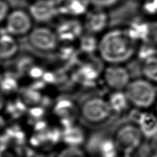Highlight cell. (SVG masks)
I'll return each instance as SVG.
<instances>
[{"mask_svg": "<svg viewBox=\"0 0 157 157\" xmlns=\"http://www.w3.org/2000/svg\"><path fill=\"white\" fill-rule=\"evenodd\" d=\"M150 2L152 3L153 8L154 9H155L156 13L157 14V0H150Z\"/></svg>", "mask_w": 157, "mask_h": 157, "instance_id": "cell-26", "label": "cell"}, {"mask_svg": "<svg viewBox=\"0 0 157 157\" xmlns=\"http://www.w3.org/2000/svg\"><path fill=\"white\" fill-rule=\"evenodd\" d=\"M155 108H156V113H157V101H156V104H155Z\"/></svg>", "mask_w": 157, "mask_h": 157, "instance_id": "cell-29", "label": "cell"}, {"mask_svg": "<svg viewBox=\"0 0 157 157\" xmlns=\"http://www.w3.org/2000/svg\"><path fill=\"white\" fill-rule=\"evenodd\" d=\"M68 129L69 130L66 131V133L63 136L66 141H68L66 145L81 146V144L85 138L83 130L76 128L75 125H69Z\"/></svg>", "mask_w": 157, "mask_h": 157, "instance_id": "cell-18", "label": "cell"}, {"mask_svg": "<svg viewBox=\"0 0 157 157\" xmlns=\"http://www.w3.org/2000/svg\"><path fill=\"white\" fill-rule=\"evenodd\" d=\"M116 157H132V156H127V155H118Z\"/></svg>", "mask_w": 157, "mask_h": 157, "instance_id": "cell-27", "label": "cell"}, {"mask_svg": "<svg viewBox=\"0 0 157 157\" xmlns=\"http://www.w3.org/2000/svg\"><path fill=\"white\" fill-rule=\"evenodd\" d=\"M141 72L145 78L157 85V56L143 61Z\"/></svg>", "mask_w": 157, "mask_h": 157, "instance_id": "cell-16", "label": "cell"}, {"mask_svg": "<svg viewBox=\"0 0 157 157\" xmlns=\"http://www.w3.org/2000/svg\"><path fill=\"white\" fill-rule=\"evenodd\" d=\"M5 102H4V95L0 92V110H2L4 107Z\"/></svg>", "mask_w": 157, "mask_h": 157, "instance_id": "cell-25", "label": "cell"}, {"mask_svg": "<svg viewBox=\"0 0 157 157\" xmlns=\"http://www.w3.org/2000/svg\"><path fill=\"white\" fill-rule=\"evenodd\" d=\"M82 20L85 33L99 36L108 30L110 17L108 10L93 6L92 9L89 8Z\"/></svg>", "mask_w": 157, "mask_h": 157, "instance_id": "cell-9", "label": "cell"}, {"mask_svg": "<svg viewBox=\"0 0 157 157\" xmlns=\"http://www.w3.org/2000/svg\"><path fill=\"white\" fill-rule=\"evenodd\" d=\"M58 14L62 17L80 18L89 9V0H55Z\"/></svg>", "mask_w": 157, "mask_h": 157, "instance_id": "cell-11", "label": "cell"}, {"mask_svg": "<svg viewBox=\"0 0 157 157\" xmlns=\"http://www.w3.org/2000/svg\"><path fill=\"white\" fill-rule=\"evenodd\" d=\"M0 80H1V79H0Z\"/></svg>", "mask_w": 157, "mask_h": 157, "instance_id": "cell-30", "label": "cell"}, {"mask_svg": "<svg viewBox=\"0 0 157 157\" xmlns=\"http://www.w3.org/2000/svg\"><path fill=\"white\" fill-rule=\"evenodd\" d=\"M55 157H89V156L83 147L66 145L58 151Z\"/></svg>", "mask_w": 157, "mask_h": 157, "instance_id": "cell-17", "label": "cell"}, {"mask_svg": "<svg viewBox=\"0 0 157 157\" xmlns=\"http://www.w3.org/2000/svg\"><path fill=\"white\" fill-rule=\"evenodd\" d=\"M137 44L126 29H108L99 37L97 54L106 65H125L136 56Z\"/></svg>", "mask_w": 157, "mask_h": 157, "instance_id": "cell-1", "label": "cell"}, {"mask_svg": "<svg viewBox=\"0 0 157 157\" xmlns=\"http://www.w3.org/2000/svg\"><path fill=\"white\" fill-rule=\"evenodd\" d=\"M123 92L130 106L139 110H148L157 101V86L144 77L131 79Z\"/></svg>", "mask_w": 157, "mask_h": 157, "instance_id": "cell-3", "label": "cell"}, {"mask_svg": "<svg viewBox=\"0 0 157 157\" xmlns=\"http://www.w3.org/2000/svg\"><path fill=\"white\" fill-rule=\"evenodd\" d=\"M101 77L105 86L111 92L124 91L131 81V75L125 65L108 64L103 69Z\"/></svg>", "mask_w": 157, "mask_h": 157, "instance_id": "cell-7", "label": "cell"}, {"mask_svg": "<svg viewBox=\"0 0 157 157\" xmlns=\"http://www.w3.org/2000/svg\"><path fill=\"white\" fill-rule=\"evenodd\" d=\"M145 136L136 123L126 122L115 129L111 141L118 155L132 156L143 143Z\"/></svg>", "mask_w": 157, "mask_h": 157, "instance_id": "cell-4", "label": "cell"}, {"mask_svg": "<svg viewBox=\"0 0 157 157\" xmlns=\"http://www.w3.org/2000/svg\"><path fill=\"white\" fill-rule=\"evenodd\" d=\"M145 43L157 46V19L147 20V35Z\"/></svg>", "mask_w": 157, "mask_h": 157, "instance_id": "cell-20", "label": "cell"}, {"mask_svg": "<svg viewBox=\"0 0 157 157\" xmlns=\"http://www.w3.org/2000/svg\"><path fill=\"white\" fill-rule=\"evenodd\" d=\"M134 122L139 126L145 137L150 139L157 135V114L149 110H139L136 120Z\"/></svg>", "mask_w": 157, "mask_h": 157, "instance_id": "cell-12", "label": "cell"}, {"mask_svg": "<svg viewBox=\"0 0 157 157\" xmlns=\"http://www.w3.org/2000/svg\"><path fill=\"white\" fill-rule=\"evenodd\" d=\"M121 0H89L91 6L108 10L119 4Z\"/></svg>", "mask_w": 157, "mask_h": 157, "instance_id": "cell-21", "label": "cell"}, {"mask_svg": "<svg viewBox=\"0 0 157 157\" xmlns=\"http://www.w3.org/2000/svg\"><path fill=\"white\" fill-rule=\"evenodd\" d=\"M150 146L152 153L157 152V135L154 136L153 138L150 139Z\"/></svg>", "mask_w": 157, "mask_h": 157, "instance_id": "cell-24", "label": "cell"}, {"mask_svg": "<svg viewBox=\"0 0 157 157\" xmlns=\"http://www.w3.org/2000/svg\"><path fill=\"white\" fill-rule=\"evenodd\" d=\"M34 22L28 10L17 8L10 10L5 21L6 33L16 38L28 37L34 28Z\"/></svg>", "mask_w": 157, "mask_h": 157, "instance_id": "cell-6", "label": "cell"}, {"mask_svg": "<svg viewBox=\"0 0 157 157\" xmlns=\"http://www.w3.org/2000/svg\"><path fill=\"white\" fill-rule=\"evenodd\" d=\"M61 44H69L78 42L85 33L83 20L80 18L62 17L55 29Z\"/></svg>", "mask_w": 157, "mask_h": 157, "instance_id": "cell-8", "label": "cell"}, {"mask_svg": "<svg viewBox=\"0 0 157 157\" xmlns=\"http://www.w3.org/2000/svg\"><path fill=\"white\" fill-rule=\"evenodd\" d=\"M28 11L34 21L40 24L46 25L59 16L55 0H33Z\"/></svg>", "mask_w": 157, "mask_h": 157, "instance_id": "cell-10", "label": "cell"}, {"mask_svg": "<svg viewBox=\"0 0 157 157\" xmlns=\"http://www.w3.org/2000/svg\"><path fill=\"white\" fill-rule=\"evenodd\" d=\"M136 56L142 61L157 56V46L149 43H141V46H138Z\"/></svg>", "mask_w": 157, "mask_h": 157, "instance_id": "cell-19", "label": "cell"}, {"mask_svg": "<svg viewBox=\"0 0 157 157\" xmlns=\"http://www.w3.org/2000/svg\"><path fill=\"white\" fill-rule=\"evenodd\" d=\"M10 12L9 4L6 0H0V23L5 21Z\"/></svg>", "mask_w": 157, "mask_h": 157, "instance_id": "cell-23", "label": "cell"}, {"mask_svg": "<svg viewBox=\"0 0 157 157\" xmlns=\"http://www.w3.org/2000/svg\"><path fill=\"white\" fill-rule=\"evenodd\" d=\"M116 114L107 98L100 96L87 97L78 105V117L91 127L107 124Z\"/></svg>", "mask_w": 157, "mask_h": 157, "instance_id": "cell-2", "label": "cell"}, {"mask_svg": "<svg viewBox=\"0 0 157 157\" xmlns=\"http://www.w3.org/2000/svg\"><path fill=\"white\" fill-rule=\"evenodd\" d=\"M111 92L113 94H112L110 98H107V99L115 113L118 114L123 113V112H125L129 106H130V105L124 92Z\"/></svg>", "mask_w": 157, "mask_h": 157, "instance_id": "cell-15", "label": "cell"}, {"mask_svg": "<svg viewBox=\"0 0 157 157\" xmlns=\"http://www.w3.org/2000/svg\"><path fill=\"white\" fill-rule=\"evenodd\" d=\"M0 157H22L15 148L9 145L0 147Z\"/></svg>", "mask_w": 157, "mask_h": 157, "instance_id": "cell-22", "label": "cell"}, {"mask_svg": "<svg viewBox=\"0 0 157 157\" xmlns=\"http://www.w3.org/2000/svg\"><path fill=\"white\" fill-rule=\"evenodd\" d=\"M19 45L18 38L7 33L0 35V59L9 61L18 55Z\"/></svg>", "mask_w": 157, "mask_h": 157, "instance_id": "cell-13", "label": "cell"}, {"mask_svg": "<svg viewBox=\"0 0 157 157\" xmlns=\"http://www.w3.org/2000/svg\"><path fill=\"white\" fill-rule=\"evenodd\" d=\"M99 37L98 36L85 33L78 41V47L81 52L86 55L97 53Z\"/></svg>", "mask_w": 157, "mask_h": 157, "instance_id": "cell-14", "label": "cell"}, {"mask_svg": "<svg viewBox=\"0 0 157 157\" xmlns=\"http://www.w3.org/2000/svg\"><path fill=\"white\" fill-rule=\"evenodd\" d=\"M28 41L33 49L46 54L56 52L60 46V41L55 29L45 24L34 26L28 35Z\"/></svg>", "mask_w": 157, "mask_h": 157, "instance_id": "cell-5", "label": "cell"}, {"mask_svg": "<svg viewBox=\"0 0 157 157\" xmlns=\"http://www.w3.org/2000/svg\"><path fill=\"white\" fill-rule=\"evenodd\" d=\"M152 157H157V152L152 153Z\"/></svg>", "mask_w": 157, "mask_h": 157, "instance_id": "cell-28", "label": "cell"}]
</instances>
